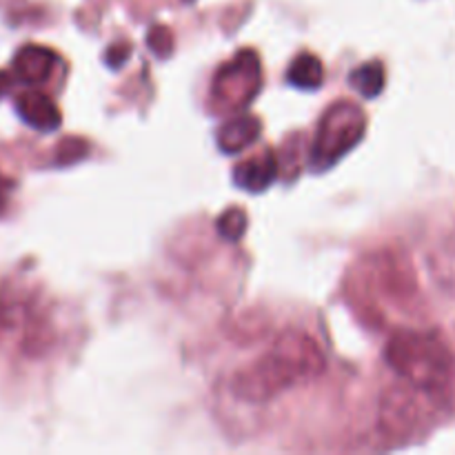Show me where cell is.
<instances>
[{"mask_svg":"<svg viewBox=\"0 0 455 455\" xmlns=\"http://www.w3.org/2000/svg\"><path fill=\"white\" fill-rule=\"evenodd\" d=\"M324 369L318 342L302 331H287L269 354L234 378V394L249 403H267L283 391L315 378Z\"/></svg>","mask_w":455,"mask_h":455,"instance_id":"6da1fadb","label":"cell"},{"mask_svg":"<svg viewBox=\"0 0 455 455\" xmlns=\"http://www.w3.org/2000/svg\"><path fill=\"white\" fill-rule=\"evenodd\" d=\"M387 363L407 385L420 391H438L451 373V354L435 333L400 331L387 345Z\"/></svg>","mask_w":455,"mask_h":455,"instance_id":"7a4b0ae2","label":"cell"},{"mask_svg":"<svg viewBox=\"0 0 455 455\" xmlns=\"http://www.w3.org/2000/svg\"><path fill=\"white\" fill-rule=\"evenodd\" d=\"M367 129L364 111L354 102H338L320 120L315 133L314 149H311V164L318 172L331 167L349 149H354Z\"/></svg>","mask_w":455,"mask_h":455,"instance_id":"3957f363","label":"cell"},{"mask_svg":"<svg viewBox=\"0 0 455 455\" xmlns=\"http://www.w3.org/2000/svg\"><path fill=\"white\" fill-rule=\"evenodd\" d=\"M260 58L253 52H243L218 71L212 96L222 109H243L260 92Z\"/></svg>","mask_w":455,"mask_h":455,"instance_id":"277c9868","label":"cell"},{"mask_svg":"<svg viewBox=\"0 0 455 455\" xmlns=\"http://www.w3.org/2000/svg\"><path fill=\"white\" fill-rule=\"evenodd\" d=\"M420 422V407L411 389L387 391L380 404V429L389 438H404Z\"/></svg>","mask_w":455,"mask_h":455,"instance_id":"5b68a950","label":"cell"},{"mask_svg":"<svg viewBox=\"0 0 455 455\" xmlns=\"http://www.w3.org/2000/svg\"><path fill=\"white\" fill-rule=\"evenodd\" d=\"M16 109L20 118L25 120L29 127L38 129V132H56L60 127V109L56 102L43 92H27L16 100Z\"/></svg>","mask_w":455,"mask_h":455,"instance_id":"8992f818","label":"cell"},{"mask_svg":"<svg viewBox=\"0 0 455 455\" xmlns=\"http://www.w3.org/2000/svg\"><path fill=\"white\" fill-rule=\"evenodd\" d=\"M278 178V158L271 151L244 160L234 169V182L244 191H265Z\"/></svg>","mask_w":455,"mask_h":455,"instance_id":"52a82bcc","label":"cell"},{"mask_svg":"<svg viewBox=\"0 0 455 455\" xmlns=\"http://www.w3.org/2000/svg\"><path fill=\"white\" fill-rule=\"evenodd\" d=\"M53 65H56V53L40 44H27L13 58V71L27 84H40L49 80Z\"/></svg>","mask_w":455,"mask_h":455,"instance_id":"ba28073f","label":"cell"},{"mask_svg":"<svg viewBox=\"0 0 455 455\" xmlns=\"http://www.w3.org/2000/svg\"><path fill=\"white\" fill-rule=\"evenodd\" d=\"M260 129L262 124L258 118H253V116H238V118L222 124V129L218 132V145L227 154H240V151H244L249 145L258 140Z\"/></svg>","mask_w":455,"mask_h":455,"instance_id":"9c48e42d","label":"cell"},{"mask_svg":"<svg viewBox=\"0 0 455 455\" xmlns=\"http://www.w3.org/2000/svg\"><path fill=\"white\" fill-rule=\"evenodd\" d=\"M287 80L293 87L300 89H318L324 80V67L314 53H300L291 62L287 71Z\"/></svg>","mask_w":455,"mask_h":455,"instance_id":"30bf717a","label":"cell"},{"mask_svg":"<svg viewBox=\"0 0 455 455\" xmlns=\"http://www.w3.org/2000/svg\"><path fill=\"white\" fill-rule=\"evenodd\" d=\"M351 87L364 98H376L385 89V67L380 62H364L349 76Z\"/></svg>","mask_w":455,"mask_h":455,"instance_id":"8fae6325","label":"cell"},{"mask_svg":"<svg viewBox=\"0 0 455 455\" xmlns=\"http://www.w3.org/2000/svg\"><path fill=\"white\" fill-rule=\"evenodd\" d=\"M247 229V216L243 209H227L218 220V231L227 240H240Z\"/></svg>","mask_w":455,"mask_h":455,"instance_id":"7c38bea8","label":"cell"},{"mask_svg":"<svg viewBox=\"0 0 455 455\" xmlns=\"http://www.w3.org/2000/svg\"><path fill=\"white\" fill-rule=\"evenodd\" d=\"M149 43H151V49H154L158 56H169V52H172V34H169L164 27H154V31L149 34Z\"/></svg>","mask_w":455,"mask_h":455,"instance_id":"4fadbf2b","label":"cell"},{"mask_svg":"<svg viewBox=\"0 0 455 455\" xmlns=\"http://www.w3.org/2000/svg\"><path fill=\"white\" fill-rule=\"evenodd\" d=\"M4 80H7V78H4V76L0 74V92H3V89H4V84H7V83H4Z\"/></svg>","mask_w":455,"mask_h":455,"instance_id":"5bb4252c","label":"cell"}]
</instances>
